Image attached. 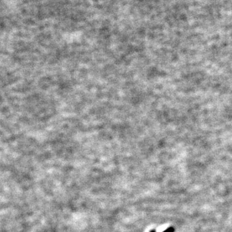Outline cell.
Here are the masks:
<instances>
[{"instance_id":"cell-2","label":"cell","mask_w":232,"mask_h":232,"mask_svg":"<svg viewBox=\"0 0 232 232\" xmlns=\"http://www.w3.org/2000/svg\"><path fill=\"white\" fill-rule=\"evenodd\" d=\"M150 232H155V231H154V230H152V231H151Z\"/></svg>"},{"instance_id":"cell-1","label":"cell","mask_w":232,"mask_h":232,"mask_svg":"<svg viewBox=\"0 0 232 232\" xmlns=\"http://www.w3.org/2000/svg\"><path fill=\"white\" fill-rule=\"evenodd\" d=\"M163 232H174V228L173 227H170Z\"/></svg>"}]
</instances>
